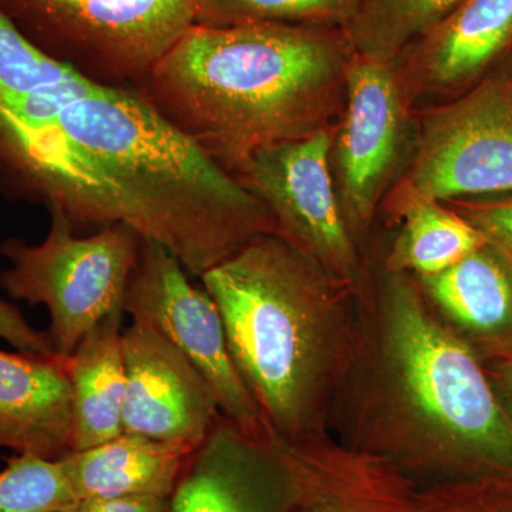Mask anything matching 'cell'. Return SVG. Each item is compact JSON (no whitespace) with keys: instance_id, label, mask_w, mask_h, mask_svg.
Segmentation results:
<instances>
[{"instance_id":"obj_1","label":"cell","mask_w":512,"mask_h":512,"mask_svg":"<svg viewBox=\"0 0 512 512\" xmlns=\"http://www.w3.org/2000/svg\"><path fill=\"white\" fill-rule=\"evenodd\" d=\"M362 289V336L335 416L349 446L421 487L512 476V427L484 362L431 309L412 275ZM332 420V421H333Z\"/></svg>"},{"instance_id":"obj_2","label":"cell","mask_w":512,"mask_h":512,"mask_svg":"<svg viewBox=\"0 0 512 512\" xmlns=\"http://www.w3.org/2000/svg\"><path fill=\"white\" fill-rule=\"evenodd\" d=\"M355 50L326 26L194 25L136 92L228 173L335 127Z\"/></svg>"},{"instance_id":"obj_3","label":"cell","mask_w":512,"mask_h":512,"mask_svg":"<svg viewBox=\"0 0 512 512\" xmlns=\"http://www.w3.org/2000/svg\"><path fill=\"white\" fill-rule=\"evenodd\" d=\"M269 437L329 433L362 336V288L281 232L259 235L200 278Z\"/></svg>"},{"instance_id":"obj_4","label":"cell","mask_w":512,"mask_h":512,"mask_svg":"<svg viewBox=\"0 0 512 512\" xmlns=\"http://www.w3.org/2000/svg\"><path fill=\"white\" fill-rule=\"evenodd\" d=\"M55 124L116 190L128 227L163 245L192 278L259 235L279 232L247 185L134 89H101L73 101Z\"/></svg>"},{"instance_id":"obj_5","label":"cell","mask_w":512,"mask_h":512,"mask_svg":"<svg viewBox=\"0 0 512 512\" xmlns=\"http://www.w3.org/2000/svg\"><path fill=\"white\" fill-rule=\"evenodd\" d=\"M0 12L40 53L106 89L136 90L195 25L194 0H0Z\"/></svg>"},{"instance_id":"obj_6","label":"cell","mask_w":512,"mask_h":512,"mask_svg":"<svg viewBox=\"0 0 512 512\" xmlns=\"http://www.w3.org/2000/svg\"><path fill=\"white\" fill-rule=\"evenodd\" d=\"M49 214L42 244L9 238L0 245L10 262L0 286L12 298L46 306L47 335L56 355L67 357L103 320L126 315L124 299L143 237L126 224L79 237L62 211L53 208Z\"/></svg>"},{"instance_id":"obj_7","label":"cell","mask_w":512,"mask_h":512,"mask_svg":"<svg viewBox=\"0 0 512 512\" xmlns=\"http://www.w3.org/2000/svg\"><path fill=\"white\" fill-rule=\"evenodd\" d=\"M403 180L440 202L512 194V67L420 114Z\"/></svg>"},{"instance_id":"obj_8","label":"cell","mask_w":512,"mask_h":512,"mask_svg":"<svg viewBox=\"0 0 512 512\" xmlns=\"http://www.w3.org/2000/svg\"><path fill=\"white\" fill-rule=\"evenodd\" d=\"M191 278L168 249L143 239L124 313L153 326L197 367L225 420L251 436H268L261 410L229 352L220 309Z\"/></svg>"},{"instance_id":"obj_9","label":"cell","mask_w":512,"mask_h":512,"mask_svg":"<svg viewBox=\"0 0 512 512\" xmlns=\"http://www.w3.org/2000/svg\"><path fill=\"white\" fill-rule=\"evenodd\" d=\"M410 100L396 60L357 55L346 72L345 106L333 128L330 165L343 218L359 245L406 148Z\"/></svg>"},{"instance_id":"obj_10","label":"cell","mask_w":512,"mask_h":512,"mask_svg":"<svg viewBox=\"0 0 512 512\" xmlns=\"http://www.w3.org/2000/svg\"><path fill=\"white\" fill-rule=\"evenodd\" d=\"M333 128L256 151L239 180L268 208L284 237L330 275L360 288L359 248L340 210L330 165Z\"/></svg>"},{"instance_id":"obj_11","label":"cell","mask_w":512,"mask_h":512,"mask_svg":"<svg viewBox=\"0 0 512 512\" xmlns=\"http://www.w3.org/2000/svg\"><path fill=\"white\" fill-rule=\"evenodd\" d=\"M123 433L195 451L218 421L210 384L170 340L147 323L123 328Z\"/></svg>"},{"instance_id":"obj_12","label":"cell","mask_w":512,"mask_h":512,"mask_svg":"<svg viewBox=\"0 0 512 512\" xmlns=\"http://www.w3.org/2000/svg\"><path fill=\"white\" fill-rule=\"evenodd\" d=\"M299 483L284 448L224 417L185 464L170 512H293Z\"/></svg>"},{"instance_id":"obj_13","label":"cell","mask_w":512,"mask_h":512,"mask_svg":"<svg viewBox=\"0 0 512 512\" xmlns=\"http://www.w3.org/2000/svg\"><path fill=\"white\" fill-rule=\"evenodd\" d=\"M276 441L298 477L293 512H424L423 487L382 457L330 433Z\"/></svg>"},{"instance_id":"obj_14","label":"cell","mask_w":512,"mask_h":512,"mask_svg":"<svg viewBox=\"0 0 512 512\" xmlns=\"http://www.w3.org/2000/svg\"><path fill=\"white\" fill-rule=\"evenodd\" d=\"M512 52V0H464L396 59L410 103L463 89Z\"/></svg>"},{"instance_id":"obj_15","label":"cell","mask_w":512,"mask_h":512,"mask_svg":"<svg viewBox=\"0 0 512 512\" xmlns=\"http://www.w3.org/2000/svg\"><path fill=\"white\" fill-rule=\"evenodd\" d=\"M414 279L431 309L483 362L512 356V256L503 248L487 239L450 268Z\"/></svg>"},{"instance_id":"obj_16","label":"cell","mask_w":512,"mask_h":512,"mask_svg":"<svg viewBox=\"0 0 512 512\" xmlns=\"http://www.w3.org/2000/svg\"><path fill=\"white\" fill-rule=\"evenodd\" d=\"M66 357L0 350V447L60 458L72 448Z\"/></svg>"},{"instance_id":"obj_17","label":"cell","mask_w":512,"mask_h":512,"mask_svg":"<svg viewBox=\"0 0 512 512\" xmlns=\"http://www.w3.org/2000/svg\"><path fill=\"white\" fill-rule=\"evenodd\" d=\"M194 451L138 434L121 433L106 443L62 458L76 500L156 495L170 498Z\"/></svg>"},{"instance_id":"obj_18","label":"cell","mask_w":512,"mask_h":512,"mask_svg":"<svg viewBox=\"0 0 512 512\" xmlns=\"http://www.w3.org/2000/svg\"><path fill=\"white\" fill-rule=\"evenodd\" d=\"M110 316L84 336L66 357L72 407V448L99 446L123 433L126 367L123 319Z\"/></svg>"},{"instance_id":"obj_19","label":"cell","mask_w":512,"mask_h":512,"mask_svg":"<svg viewBox=\"0 0 512 512\" xmlns=\"http://www.w3.org/2000/svg\"><path fill=\"white\" fill-rule=\"evenodd\" d=\"M101 89L40 53L0 12V110L10 119L50 126L73 101Z\"/></svg>"},{"instance_id":"obj_20","label":"cell","mask_w":512,"mask_h":512,"mask_svg":"<svg viewBox=\"0 0 512 512\" xmlns=\"http://www.w3.org/2000/svg\"><path fill=\"white\" fill-rule=\"evenodd\" d=\"M389 204L400 229L383 262L387 271L414 278L439 274L487 241L447 204L424 197L403 178Z\"/></svg>"},{"instance_id":"obj_21","label":"cell","mask_w":512,"mask_h":512,"mask_svg":"<svg viewBox=\"0 0 512 512\" xmlns=\"http://www.w3.org/2000/svg\"><path fill=\"white\" fill-rule=\"evenodd\" d=\"M464 0H360L345 33L357 55L394 62Z\"/></svg>"},{"instance_id":"obj_22","label":"cell","mask_w":512,"mask_h":512,"mask_svg":"<svg viewBox=\"0 0 512 512\" xmlns=\"http://www.w3.org/2000/svg\"><path fill=\"white\" fill-rule=\"evenodd\" d=\"M360 0H194L195 25L282 23L345 29Z\"/></svg>"},{"instance_id":"obj_23","label":"cell","mask_w":512,"mask_h":512,"mask_svg":"<svg viewBox=\"0 0 512 512\" xmlns=\"http://www.w3.org/2000/svg\"><path fill=\"white\" fill-rule=\"evenodd\" d=\"M74 501L62 458L16 454L0 470V512H63Z\"/></svg>"},{"instance_id":"obj_24","label":"cell","mask_w":512,"mask_h":512,"mask_svg":"<svg viewBox=\"0 0 512 512\" xmlns=\"http://www.w3.org/2000/svg\"><path fill=\"white\" fill-rule=\"evenodd\" d=\"M424 512H512V476H484L423 487Z\"/></svg>"},{"instance_id":"obj_25","label":"cell","mask_w":512,"mask_h":512,"mask_svg":"<svg viewBox=\"0 0 512 512\" xmlns=\"http://www.w3.org/2000/svg\"><path fill=\"white\" fill-rule=\"evenodd\" d=\"M447 205L476 227L485 239L512 256V194L450 201Z\"/></svg>"},{"instance_id":"obj_26","label":"cell","mask_w":512,"mask_h":512,"mask_svg":"<svg viewBox=\"0 0 512 512\" xmlns=\"http://www.w3.org/2000/svg\"><path fill=\"white\" fill-rule=\"evenodd\" d=\"M0 339L9 342L18 352L29 355H56L47 332L29 325L22 312L12 303L0 299Z\"/></svg>"},{"instance_id":"obj_27","label":"cell","mask_w":512,"mask_h":512,"mask_svg":"<svg viewBox=\"0 0 512 512\" xmlns=\"http://www.w3.org/2000/svg\"><path fill=\"white\" fill-rule=\"evenodd\" d=\"M63 512H170V498L156 495L87 498L74 501Z\"/></svg>"},{"instance_id":"obj_28","label":"cell","mask_w":512,"mask_h":512,"mask_svg":"<svg viewBox=\"0 0 512 512\" xmlns=\"http://www.w3.org/2000/svg\"><path fill=\"white\" fill-rule=\"evenodd\" d=\"M485 370L512 427V356L485 360Z\"/></svg>"}]
</instances>
